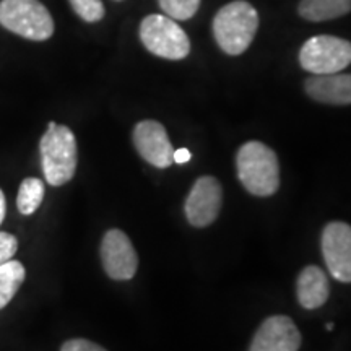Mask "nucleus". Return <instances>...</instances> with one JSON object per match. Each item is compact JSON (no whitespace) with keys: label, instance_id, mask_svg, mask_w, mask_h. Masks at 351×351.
Returning <instances> with one entry per match:
<instances>
[{"label":"nucleus","instance_id":"nucleus-1","mask_svg":"<svg viewBox=\"0 0 351 351\" xmlns=\"http://www.w3.org/2000/svg\"><path fill=\"white\" fill-rule=\"evenodd\" d=\"M39 155L46 182L60 187L75 176L78 165V147L73 132L67 125L56 122L47 124V130L39 140Z\"/></svg>","mask_w":351,"mask_h":351},{"label":"nucleus","instance_id":"nucleus-2","mask_svg":"<svg viewBox=\"0 0 351 351\" xmlns=\"http://www.w3.org/2000/svg\"><path fill=\"white\" fill-rule=\"evenodd\" d=\"M238 178L249 194L256 197L274 195L280 187L278 158L262 142H247L236 155Z\"/></svg>","mask_w":351,"mask_h":351},{"label":"nucleus","instance_id":"nucleus-3","mask_svg":"<svg viewBox=\"0 0 351 351\" xmlns=\"http://www.w3.org/2000/svg\"><path fill=\"white\" fill-rule=\"evenodd\" d=\"M258 29V13L245 0L226 3L215 15L213 36L219 49L230 56H241L251 46Z\"/></svg>","mask_w":351,"mask_h":351},{"label":"nucleus","instance_id":"nucleus-4","mask_svg":"<svg viewBox=\"0 0 351 351\" xmlns=\"http://www.w3.org/2000/svg\"><path fill=\"white\" fill-rule=\"evenodd\" d=\"M0 25L29 41H46L54 34V20L39 0H2Z\"/></svg>","mask_w":351,"mask_h":351},{"label":"nucleus","instance_id":"nucleus-5","mask_svg":"<svg viewBox=\"0 0 351 351\" xmlns=\"http://www.w3.org/2000/svg\"><path fill=\"white\" fill-rule=\"evenodd\" d=\"M140 41L152 54L181 60L191 52V41L184 29L168 15H148L140 23Z\"/></svg>","mask_w":351,"mask_h":351},{"label":"nucleus","instance_id":"nucleus-6","mask_svg":"<svg viewBox=\"0 0 351 351\" xmlns=\"http://www.w3.org/2000/svg\"><path fill=\"white\" fill-rule=\"evenodd\" d=\"M301 67L314 75L339 73L351 64V43L337 36H314L302 44Z\"/></svg>","mask_w":351,"mask_h":351},{"label":"nucleus","instance_id":"nucleus-7","mask_svg":"<svg viewBox=\"0 0 351 351\" xmlns=\"http://www.w3.org/2000/svg\"><path fill=\"white\" fill-rule=\"evenodd\" d=\"M101 263L109 278L117 282L134 278L138 269L137 251L129 236L121 230H109L101 241Z\"/></svg>","mask_w":351,"mask_h":351},{"label":"nucleus","instance_id":"nucleus-8","mask_svg":"<svg viewBox=\"0 0 351 351\" xmlns=\"http://www.w3.org/2000/svg\"><path fill=\"white\" fill-rule=\"evenodd\" d=\"M320 245L333 278L341 283H351V226L348 223H328L322 231Z\"/></svg>","mask_w":351,"mask_h":351},{"label":"nucleus","instance_id":"nucleus-9","mask_svg":"<svg viewBox=\"0 0 351 351\" xmlns=\"http://www.w3.org/2000/svg\"><path fill=\"white\" fill-rule=\"evenodd\" d=\"M223 204L221 184L212 176H204L197 179L189 192L184 212L187 221L195 228L212 225L218 218Z\"/></svg>","mask_w":351,"mask_h":351},{"label":"nucleus","instance_id":"nucleus-10","mask_svg":"<svg viewBox=\"0 0 351 351\" xmlns=\"http://www.w3.org/2000/svg\"><path fill=\"white\" fill-rule=\"evenodd\" d=\"M135 148L138 155L143 158L147 163L155 168L165 169L169 168L174 161L173 145L169 142L168 132L158 121H142L134 127L132 134Z\"/></svg>","mask_w":351,"mask_h":351},{"label":"nucleus","instance_id":"nucleus-11","mask_svg":"<svg viewBox=\"0 0 351 351\" xmlns=\"http://www.w3.org/2000/svg\"><path fill=\"white\" fill-rule=\"evenodd\" d=\"M301 333L287 315H271L265 319L254 335L249 351H298Z\"/></svg>","mask_w":351,"mask_h":351},{"label":"nucleus","instance_id":"nucleus-12","mask_svg":"<svg viewBox=\"0 0 351 351\" xmlns=\"http://www.w3.org/2000/svg\"><path fill=\"white\" fill-rule=\"evenodd\" d=\"M304 90L317 103L346 106L351 104V73L314 75L307 78Z\"/></svg>","mask_w":351,"mask_h":351},{"label":"nucleus","instance_id":"nucleus-13","mask_svg":"<svg viewBox=\"0 0 351 351\" xmlns=\"http://www.w3.org/2000/svg\"><path fill=\"white\" fill-rule=\"evenodd\" d=\"M296 295L300 304L304 309H319L326 304L330 295V285L328 278L320 267L309 265L298 276Z\"/></svg>","mask_w":351,"mask_h":351},{"label":"nucleus","instance_id":"nucleus-14","mask_svg":"<svg viewBox=\"0 0 351 351\" xmlns=\"http://www.w3.org/2000/svg\"><path fill=\"white\" fill-rule=\"evenodd\" d=\"M298 10L309 21L335 20L351 12V0H301Z\"/></svg>","mask_w":351,"mask_h":351},{"label":"nucleus","instance_id":"nucleus-15","mask_svg":"<svg viewBox=\"0 0 351 351\" xmlns=\"http://www.w3.org/2000/svg\"><path fill=\"white\" fill-rule=\"evenodd\" d=\"M25 278L26 270L21 262L10 261L0 265V309L15 298Z\"/></svg>","mask_w":351,"mask_h":351},{"label":"nucleus","instance_id":"nucleus-16","mask_svg":"<svg viewBox=\"0 0 351 351\" xmlns=\"http://www.w3.org/2000/svg\"><path fill=\"white\" fill-rule=\"evenodd\" d=\"M44 192V182L38 178H26L23 182L20 184L19 195H16V207L21 215H33L36 210L41 207Z\"/></svg>","mask_w":351,"mask_h":351},{"label":"nucleus","instance_id":"nucleus-17","mask_svg":"<svg viewBox=\"0 0 351 351\" xmlns=\"http://www.w3.org/2000/svg\"><path fill=\"white\" fill-rule=\"evenodd\" d=\"M161 10L173 20H189L195 15L200 0H158Z\"/></svg>","mask_w":351,"mask_h":351},{"label":"nucleus","instance_id":"nucleus-18","mask_svg":"<svg viewBox=\"0 0 351 351\" xmlns=\"http://www.w3.org/2000/svg\"><path fill=\"white\" fill-rule=\"evenodd\" d=\"M73 12L86 23H96L104 19V5L101 0H69Z\"/></svg>","mask_w":351,"mask_h":351},{"label":"nucleus","instance_id":"nucleus-19","mask_svg":"<svg viewBox=\"0 0 351 351\" xmlns=\"http://www.w3.org/2000/svg\"><path fill=\"white\" fill-rule=\"evenodd\" d=\"M16 251H19V239L10 232L0 231V265L13 261Z\"/></svg>","mask_w":351,"mask_h":351},{"label":"nucleus","instance_id":"nucleus-20","mask_svg":"<svg viewBox=\"0 0 351 351\" xmlns=\"http://www.w3.org/2000/svg\"><path fill=\"white\" fill-rule=\"evenodd\" d=\"M60 351H106L103 346H99L95 341L85 340V339H72L67 340L60 346Z\"/></svg>","mask_w":351,"mask_h":351},{"label":"nucleus","instance_id":"nucleus-21","mask_svg":"<svg viewBox=\"0 0 351 351\" xmlns=\"http://www.w3.org/2000/svg\"><path fill=\"white\" fill-rule=\"evenodd\" d=\"M174 163L178 165H184V163H189L191 161V152L187 150V148H179V150L174 152Z\"/></svg>","mask_w":351,"mask_h":351},{"label":"nucleus","instance_id":"nucleus-22","mask_svg":"<svg viewBox=\"0 0 351 351\" xmlns=\"http://www.w3.org/2000/svg\"><path fill=\"white\" fill-rule=\"evenodd\" d=\"M5 212H7V200H5V195H3L2 189H0V225H2L3 218H5Z\"/></svg>","mask_w":351,"mask_h":351},{"label":"nucleus","instance_id":"nucleus-23","mask_svg":"<svg viewBox=\"0 0 351 351\" xmlns=\"http://www.w3.org/2000/svg\"><path fill=\"white\" fill-rule=\"evenodd\" d=\"M327 330H333V324H327Z\"/></svg>","mask_w":351,"mask_h":351},{"label":"nucleus","instance_id":"nucleus-24","mask_svg":"<svg viewBox=\"0 0 351 351\" xmlns=\"http://www.w3.org/2000/svg\"><path fill=\"white\" fill-rule=\"evenodd\" d=\"M116 2H121V0H116Z\"/></svg>","mask_w":351,"mask_h":351}]
</instances>
